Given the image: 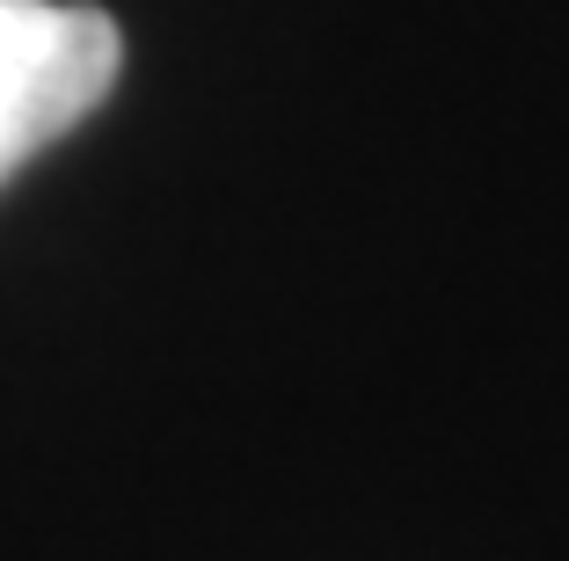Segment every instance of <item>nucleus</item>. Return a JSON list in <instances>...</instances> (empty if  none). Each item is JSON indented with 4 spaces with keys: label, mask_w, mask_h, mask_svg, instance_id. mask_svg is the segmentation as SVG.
Here are the masks:
<instances>
[{
    "label": "nucleus",
    "mask_w": 569,
    "mask_h": 561,
    "mask_svg": "<svg viewBox=\"0 0 569 561\" xmlns=\"http://www.w3.org/2000/svg\"><path fill=\"white\" fill-rule=\"evenodd\" d=\"M124 67V37L81 0H0V182L67 139Z\"/></svg>",
    "instance_id": "1"
}]
</instances>
